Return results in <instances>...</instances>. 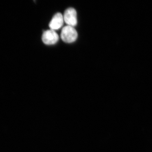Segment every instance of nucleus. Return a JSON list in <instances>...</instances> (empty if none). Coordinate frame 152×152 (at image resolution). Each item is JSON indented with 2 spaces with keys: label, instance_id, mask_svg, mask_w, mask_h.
<instances>
[{
  "label": "nucleus",
  "instance_id": "nucleus-1",
  "mask_svg": "<svg viewBox=\"0 0 152 152\" xmlns=\"http://www.w3.org/2000/svg\"><path fill=\"white\" fill-rule=\"evenodd\" d=\"M61 37L64 42L71 43L76 40L78 34L74 27L67 26L63 28L62 30Z\"/></svg>",
  "mask_w": 152,
  "mask_h": 152
},
{
  "label": "nucleus",
  "instance_id": "nucleus-2",
  "mask_svg": "<svg viewBox=\"0 0 152 152\" xmlns=\"http://www.w3.org/2000/svg\"><path fill=\"white\" fill-rule=\"evenodd\" d=\"M64 21L68 26L74 27L77 23V14L76 10L72 8L67 9L65 12L64 16Z\"/></svg>",
  "mask_w": 152,
  "mask_h": 152
},
{
  "label": "nucleus",
  "instance_id": "nucleus-3",
  "mask_svg": "<svg viewBox=\"0 0 152 152\" xmlns=\"http://www.w3.org/2000/svg\"><path fill=\"white\" fill-rule=\"evenodd\" d=\"M59 37L54 30H49L44 32L42 36V40L47 45H54L58 41Z\"/></svg>",
  "mask_w": 152,
  "mask_h": 152
},
{
  "label": "nucleus",
  "instance_id": "nucleus-4",
  "mask_svg": "<svg viewBox=\"0 0 152 152\" xmlns=\"http://www.w3.org/2000/svg\"><path fill=\"white\" fill-rule=\"evenodd\" d=\"M64 22V17L61 14L58 13L54 16L49 24V27L51 30H58L63 25Z\"/></svg>",
  "mask_w": 152,
  "mask_h": 152
}]
</instances>
